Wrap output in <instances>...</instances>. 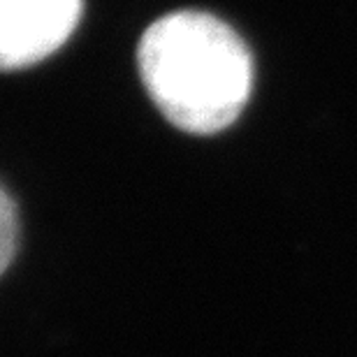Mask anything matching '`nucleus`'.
Segmentation results:
<instances>
[{
	"label": "nucleus",
	"instance_id": "1",
	"mask_svg": "<svg viewBox=\"0 0 357 357\" xmlns=\"http://www.w3.org/2000/svg\"><path fill=\"white\" fill-rule=\"evenodd\" d=\"M137 59L155 107L185 132H220L251 96V52L211 14L174 12L158 19L142 38Z\"/></svg>",
	"mask_w": 357,
	"mask_h": 357
},
{
	"label": "nucleus",
	"instance_id": "2",
	"mask_svg": "<svg viewBox=\"0 0 357 357\" xmlns=\"http://www.w3.org/2000/svg\"><path fill=\"white\" fill-rule=\"evenodd\" d=\"M82 0H0V70L45 61L79 24Z\"/></svg>",
	"mask_w": 357,
	"mask_h": 357
},
{
	"label": "nucleus",
	"instance_id": "3",
	"mask_svg": "<svg viewBox=\"0 0 357 357\" xmlns=\"http://www.w3.org/2000/svg\"><path fill=\"white\" fill-rule=\"evenodd\" d=\"M17 239H19L17 206H14L12 197L7 195V190L0 185V274L10 267L14 251H17Z\"/></svg>",
	"mask_w": 357,
	"mask_h": 357
}]
</instances>
